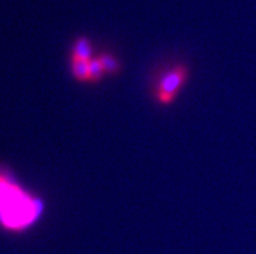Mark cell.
I'll return each instance as SVG.
<instances>
[{
	"label": "cell",
	"instance_id": "obj_5",
	"mask_svg": "<svg viewBox=\"0 0 256 254\" xmlns=\"http://www.w3.org/2000/svg\"><path fill=\"white\" fill-rule=\"evenodd\" d=\"M99 60L102 62V66H103L106 74H116L118 69H120V64L116 60V57H114L110 53H102L100 56H98Z\"/></svg>",
	"mask_w": 256,
	"mask_h": 254
},
{
	"label": "cell",
	"instance_id": "obj_6",
	"mask_svg": "<svg viewBox=\"0 0 256 254\" xmlns=\"http://www.w3.org/2000/svg\"><path fill=\"white\" fill-rule=\"evenodd\" d=\"M106 71H104L102 62L99 57H92L90 60V82L96 83L104 77Z\"/></svg>",
	"mask_w": 256,
	"mask_h": 254
},
{
	"label": "cell",
	"instance_id": "obj_4",
	"mask_svg": "<svg viewBox=\"0 0 256 254\" xmlns=\"http://www.w3.org/2000/svg\"><path fill=\"white\" fill-rule=\"evenodd\" d=\"M92 56V45L88 38H78L72 48L70 58H81V60H91Z\"/></svg>",
	"mask_w": 256,
	"mask_h": 254
},
{
	"label": "cell",
	"instance_id": "obj_2",
	"mask_svg": "<svg viewBox=\"0 0 256 254\" xmlns=\"http://www.w3.org/2000/svg\"><path fill=\"white\" fill-rule=\"evenodd\" d=\"M188 78V69L185 65H177L166 70L156 84L155 97L162 105H170Z\"/></svg>",
	"mask_w": 256,
	"mask_h": 254
},
{
	"label": "cell",
	"instance_id": "obj_1",
	"mask_svg": "<svg viewBox=\"0 0 256 254\" xmlns=\"http://www.w3.org/2000/svg\"><path fill=\"white\" fill-rule=\"evenodd\" d=\"M44 213L40 197L24 188L12 174L0 170V227L24 232L36 225Z\"/></svg>",
	"mask_w": 256,
	"mask_h": 254
},
{
	"label": "cell",
	"instance_id": "obj_3",
	"mask_svg": "<svg viewBox=\"0 0 256 254\" xmlns=\"http://www.w3.org/2000/svg\"><path fill=\"white\" fill-rule=\"evenodd\" d=\"M70 71L78 82H90V60L70 58Z\"/></svg>",
	"mask_w": 256,
	"mask_h": 254
}]
</instances>
